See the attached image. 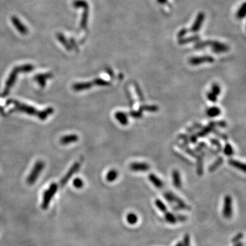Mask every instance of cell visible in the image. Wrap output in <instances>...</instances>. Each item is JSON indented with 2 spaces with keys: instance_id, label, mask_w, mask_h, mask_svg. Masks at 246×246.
Wrapping results in <instances>:
<instances>
[{
  "instance_id": "obj_1",
  "label": "cell",
  "mask_w": 246,
  "mask_h": 246,
  "mask_svg": "<svg viewBox=\"0 0 246 246\" xmlns=\"http://www.w3.org/2000/svg\"><path fill=\"white\" fill-rule=\"evenodd\" d=\"M7 104L13 105L14 106V110L19 111V112H21L25 113L29 116L37 117L38 118L41 120V121H44L50 115H52L54 112L52 107H48L44 110L38 111L34 107L14 99L8 100L7 101Z\"/></svg>"
},
{
  "instance_id": "obj_2",
  "label": "cell",
  "mask_w": 246,
  "mask_h": 246,
  "mask_svg": "<svg viewBox=\"0 0 246 246\" xmlns=\"http://www.w3.org/2000/svg\"><path fill=\"white\" fill-rule=\"evenodd\" d=\"M33 69H34V67L32 64H25L14 68L12 71L6 81V83L5 88L2 93L3 97H6L7 95H8L11 88H13V86L15 83L18 75L20 73H29Z\"/></svg>"
},
{
  "instance_id": "obj_3",
  "label": "cell",
  "mask_w": 246,
  "mask_h": 246,
  "mask_svg": "<svg viewBox=\"0 0 246 246\" xmlns=\"http://www.w3.org/2000/svg\"><path fill=\"white\" fill-rule=\"evenodd\" d=\"M206 46H210L213 52L216 53H221L227 52L229 51V47L226 44L216 40H206L202 43H200L195 45L196 49H201Z\"/></svg>"
},
{
  "instance_id": "obj_4",
  "label": "cell",
  "mask_w": 246,
  "mask_h": 246,
  "mask_svg": "<svg viewBox=\"0 0 246 246\" xmlns=\"http://www.w3.org/2000/svg\"><path fill=\"white\" fill-rule=\"evenodd\" d=\"M58 186L56 183L51 184L49 187L44 191L43 194V201H42L41 207L44 210H46L49 207L50 205V202L53 199V196H55L57 191H58Z\"/></svg>"
},
{
  "instance_id": "obj_5",
  "label": "cell",
  "mask_w": 246,
  "mask_h": 246,
  "mask_svg": "<svg viewBox=\"0 0 246 246\" xmlns=\"http://www.w3.org/2000/svg\"><path fill=\"white\" fill-rule=\"evenodd\" d=\"M44 167V163L41 160H39L36 162L34 167L32 170V172L29 174L28 178L27 179V183L29 185H33L37 181L38 176H40V173L43 171Z\"/></svg>"
},
{
  "instance_id": "obj_6",
  "label": "cell",
  "mask_w": 246,
  "mask_h": 246,
  "mask_svg": "<svg viewBox=\"0 0 246 246\" xmlns=\"http://www.w3.org/2000/svg\"><path fill=\"white\" fill-rule=\"evenodd\" d=\"M233 199L229 195H226L224 200L222 210L223 216L226 219H230L233 216Z\"/></svg>"
},
{
  "instance_id": "obj_7",
  "label": "cell",
  "mask_w": 246,
  "mask_h": 246,
  "mask_svg": "<svg viewBox=\"0 0 246 246\" xmlns=\"http://www.w3.org/2000/svg\"><path fill=\"white\" fill-rule=\"evenodd\" d=\"M79 167H80V163H79V162H76V163H75L73 165V166L71 167L69 170L67 172V173L66 174V175L63 177L62 179L61 180L60 185L62 187H64V186L67 183L68 181L70 180V179L73 176L74 174L76 173L77 171L79 170Z\"/></svg>"
},
{
  "instance_id": "obj_8",
  "label": "cell",
  "mask_w": 246,
  "mask_h": 246,
  "mask_svg": "<svg viewBox=\"0 0 246 246\" xmlns=\"http://www.w3.org/2000/svg\"><path fill=\"white\" fill-rule=\"evenodd\" d=\"M215 59L210 56H205L201 57H193L189 60V63L193 66H196L202 63H213Z\"/></svg>"
},
{
  "instance_id": "obj_9",
  "label": "cell",
  "mask_w": 246,
  "mask_h": 246,
  "mask_svg": "<svg viewBox=\"0 0 246 246\" xmlns=\"http://www.w3.org/2000/svg\"><path fill=\"white\" fill-rule=\"evenodd\" d=\"M129 168L133 172H146L150 169V166L144 162H133L129 165Z\"/></svg>"
},
{
  "instance_id": "obj_10",
  "label": "cell",
  "mask_w": 246,
  "mask_h": 246,
  "mask_svg": "<svg viewBox=\"0 0 246 246\" xmlns=\"http://www.w3.org/2000/svg\"><path fill=\"white\" fill-rule=\"evenodd\" d=\"M205 15L203 13H200L198 14L196 19V20H195V21L193 24V25L191 26V32H198L201 28V26H202V25L204 20H205Z\"/></svg>"
},
{
  "instance_id": "obj_11",
  "label": "cell",
  "mask_w": 246,
  "mask_h": 246,
  "mask_svg": "<svg viewBox=\"0 0 246 246\" xmlns=\"http://www.w3.org/2000/svg\"><path fill=\"white\" fill-rule=\"evenodd\" d=\"M216 127L215 122L211 121L209 123V125L207 126H206L205 127H202L200 131L196 133L198 137H204L209 135L211 132H212L213 129Z\"/></svg>"
},
{
  "instance_id": "obj_12",
  "label": "cell",
  "mask_w": 246,
  "mask_h": 246,
  "mask_svg": "<svg viewBox=\"0 0 246 246\" xmlns=\"http://www.w3.org/2000/svg\"><path fill=\"white\" fill-rule=\"evenodd\" d=\"M12 21H13V25L15 27L16 29L20 32V34L23 35H25L28 34V29L26 28V27L23 25V24L21 22V21L18 19L15 16H13L12 17Z\"/></svg>"
},
{
  "instance_id": "obj_13",
  "label": "cell",
  "mask_w": 246,
  "mask_h": 246,
  "mask_svg": "<svg viewBox=\"0 0 246 246\" xmlns=\"http://www.w3.org/2000/svg\"><path fill=\"white\" fill-rule=\"evenodd\" d=\"M52 77L53 75L51 73L38 74L35 76L34 79L37 81V82L42 87V88H43V87H44L46 85L47 80L50 79V78H52Z\"/></svg>"
},
{
  "instance_id": "obj_14",
  "label": "cell",
  "mask_w": 246,
  "mask_h": 246,
  "mask_svg": "<svg viewBox=\"0 0 246 246\" xmlns=\"http://www.w3.org/2000/svg\"><path fill=\"white\" fill-rule=\"evenodd\" d=\"M205 155V152L202 151L200 152V155H197V174L199 176H202L203 174V160Z\"/></svg>"
},
{
  "instance_id": "obj_15",
  "label": "cell",
  "mask_w": 246,
  "mask_h": 246,
  "mask_svg": "<svg viewBox=\"0 0 246 246\" xmlns=\"http://www.w3.org/2000/svg\"><path fill=\"white\" fill-rule=\"evenodd\" d=\"M93 85L92 82H82V83H76L73 84V89L75 91L79 92L86 90L90 89Z\"/></svg>"
},
{
  "instance_id": "obj_16",
  "label": "cell",
  "mask_w": 246,
  "mask_h": 246,
  "mask_svg": "<svg viewBox=\"0 0 246 246\" xmlns=\"http://www.w3.org/2000/svg\"><path fill=\"white\" fill-rule=\"evenodd\" d=\"M78 140H79V137L77 135L70 134L63 136L60 140V142L63 145H68L70 144L77 142Z\"/></svg>"
},
{
  "instance_id": "obj_17",
  "label": "cell",
  "mask_w": 246,
  "mask_h": 246,
  "mask_svg": "<svg viewBox=\"0 0 246 246\" xmlns=\"http://www.w3.org/2000/svg\"><path fill=\"white\" fill-rule=\"evenodd\" d=\"M114 117L117 120V121H118L121 125L123 126H126L128 125L129 123L128 116L127 113H125V112H120V111L116 112L114 114Z\"/></svg>"
},
{
  "instance_id": "obj_18",
  "label": "cell",
  "mask_w": 246,
  "mask_h": 246,
  "mask_svg": "<svg viewBox=\"0 0 246 246\" xmlns=\"http://www.w3.org/2000/svg\"><path fill=\"white\" fill-rule=\"evenodd\" d=\"M172 182L173 185L177 189H180L182 186L181 177L180 172L177 170H174L172 171Z\"/></svg>"
},
{
  "instance_id": "obj_19",
  "label": "cell",
  "mask_w": 246,
  "mask_h": 246,
  "mask_svg": "<svg viewBox=\"0 0 246 246\" xmlns=\"http://www.w3.org/2000/svg\"><path fill=\"white\" fill-rule=\"evenodd\" d=\"M148 179L149 181H151V183L152 185H155V187H157L158 189H161L163 187V183L162 182L161 180L158 178V177L156 176L155 174L151 173L148 175Z\"/></svg>"
},
{
  "instance_id": "obj_20",
  "label": "cell",
  "mask_w": 246,
  "mask_h": 246,
  "mask_svg": "<svg viewBox=\"0 0 246 246\" xmlns=\"http://www.w3.org/2000/svg\"><path fill=\"white\" fill-rule=\"evenodd\" d=\"M228 163H229L230 166L235 167V168L241 170L244 172H245V165L244 163H242V162L233 160V159H230V160H229V161H228Z\"/></svg>"
},
{
  "instance_id": "obj_21",
  "label": "cell",
  "mask_w": 246,
  "mask_h": 246,
  "mask_svg": "<svg viewBox=\"0 0 246 246\" xmlns=\"http://www.w3.org/2000/svg\"><path fill=\"white\" fill-rule=\"evenodd\" d=\"M206 113L209 117H211V118H214V117H217L220 115L221 109L220 107H216V106L209 107L206 110Z\"/></svg>"
},
{
  "instance_id": "obj_22",
  "label": "cell",
  "mask_w": 246,
  "mask_h": 246,
  "mask_svg": "<svg viewBox=\"0 0 246 246\" xmlns=\"http://www.w3.org/2000/svg\"><path fill=\"white\" fill-rule=\"evenodd\" d=\"M164 217H165V220H166L168 224H175L176 223L178 222L176 215L173 214L172 213L167 211L166 213H164Z\"/></svg>"
},
{
  "instance_id": "obj_23",
  "label": "cell",
  "mask_w": 246,
  "mask_h": 246,
  "mask_svg": "<svg viewBox=\"0 0 246 246\" xmlns=\"http://www.w3.org/2000/svg\"><path fill=\"white\" fill-rule=\"evenodd\" d=\"M139 110L146 111L149 112H157L159 111V107L155 105H142L139 108Z\"/></svg>"
},
{
  "instance_id": "obj_24",
  "label": "cell",
  "mask_w": 246,
  "mask_h": 246,
  "mask_svg": "<svg viewBox=\"0 0 246 246\" xmlns=\"http://www.w3.org/2000/svg\"><path fill=\"white\" fill-rule=\"evenodd\" d=\"M118 171L114 169H112V170H110L109 172L107 173L106 180L107 182L112 183V182L115 181L117 179V178H118Z\"/></svg>"
},
{
  "instance_id": "obj_25",
  "label": "cell",
  "mask_w": 246,
  "mask_h": 246,
  "mask_svg": "<svg viewBox=\"0 0 246 246\" xmlns=\"http://www.w3.org/2000/svg\"><path fill=\"white\" fill-rule=\"evenodd\" d=\"M224 162V159L222 157H219L217 160H216L213 163L211 166H210L209 170L210 172H213L214 171L217 170L219 167H220Z\"/></svg>"
},
{
  "instance_id": "obj_26",
  "label": "cell",
  "mask_w": 246,
  "mask_h": 246,
  "mask_svg": "<svg viewBox=\"0 0 246 246\" xmlns=\"http://www.w3.org/2000/svg\"><path fill=\"white\" fill-rule=\"evenodd\" d=\"M163 197L167 200V202H168L170 204H175L176 198L178 196L171 191H167L163 193Z\"/></svg>"
},
{
  "instance_id": "obj_27",
  "label": "cell",
  "mask_w": 246,
  "mask_h": 246,
  "mask_svg": "<svg viewBox=\"0 0 246 246\" xmlns=\"http://www.w3.org/2000/svg\"><path fill=\"white\" fill-rule=\"evenodd\" d=\"M178 146L180 148H181L183 151H184L186 153L187 155H190L191 157H197V153L194 151H193L192 149H191L190 147L187 145H185L183 144H178Z\"/></svg>"
},
{
  "instance_id": "obj_28",
  "label": "cell",
  "mask_w": 246,
  "mask_h": 246,
  "mask_svg": "<svg viewBox=\"0 0 246 246\" xmlns=\"http://www.w3.org/2000/svg\"><path fill=\"white\" fill-rule=\"evenodd\" d=\"M84 12L82 14V22H81V27L83 29H86L87 27V23H88V8H85Z\"/></svg>"
},
{
  "instance_id": "obj_29",
  "label": "cell",
  "mask_w": 246,
  "mask_h": 246,
  "mask_svg": "<svg viewBox=\"0 0 246 246\" xmlns=\"http://www.w3.org/2000/svg\"><path fill=\"white\" fill-rule=\"evenodd\" d=\"M57 38H58V40H59L60 42H61V43H62L63 45L64 46V47H65L66 49H67L68 51H71V50H72V47H71V46L69 44H68V41H67V40H66V38H64V35L62 34H60V33H59V34H57Z\"/></svg>"
},
{
  "instance_id": "obj_30",
  "label": "cell",
  "mask_w": 246,
  "mask_h": 246,
  "mask_svg": "<svg viewBox=\"0 0 246 246\" xmlns=\"http://www.w3.org/2000/svg\"><path fill=\"white\" fill-rule=\"evenodd\" d=\"M138 221V217L134 213H129L127 215V221L130 225H135Z\"/></svg>"
},
{
  "instance_id": "obj_31",
  "label": "cell",
  "mask_w": 246,
  "mask_h": 246,
  "mask_svg": "<svg viewBox=\"0 0 246 246\" xmlns=\"http://www.w3.org/2000/svg\"><path fill=\"white\" fill-rule=\"evenodd\" d=\"M92 83L94 86H107L111 84L110 82H107L106 80H104L101 78H97L92 81Z\"/></svg>"
},
{
  "instance_id": "obj_32",
  "label": "cell",
  "mask_w": 246,
  "mask_h": 246,
  "mask_svg": "<svg viewBox=\"0 0 246 246\" xmlns=\"http://www.w3.org/2000/svg\"><path fill=\"white\" fill-rule=\"evenodd\" d=\"M133 86H134L135 91H136V94L139 98V100L141 102H144V95H143L142 89H141V88L139 86V85L137 84V83H136V82L133 83Z\"/></svg>"
},
{
  "instance_id": "obj_33",
  "label": "cell",
  "mask_w": 246,
  "mask_h": 246,
  "mask_svg": "<svg viewBox=\"0 0 246 246\" xmlns=\"http://www.w3.org/2000/svg\"><path fill=\"white\" fill-rule=\"evenodd\" d=\"M155 204L156 206L157 207V209L162 213H163L167 211V206L160 199H156L155 201Z\"/></svg>"
},
{
  "instance_id": "obj_34",
  "label": "cell",
  "mask_w": 246,
  "mask_h": 246,
  "mask_svg": "<svg viewBox=\"0 0 246 246\" xmlns=\"http://www.w3.org/2000/svg\"><path fill=\"white\" fill-rule=\"evenodd\" d=\"M199 39L198 36H194V37H189L187 38H180L179 40V43L180 44H184L186 43H190V42H194L196 41Z\"/></svg>"
},
{
  "instance_id": "obj_35",
  "label": "cell",
  "mask_w": 246,
  "mask_h": 246,
  "mask_svg": "<svg viewBox=\"0 0 246 246\" xmlns=\"http://www.w3.org/2000/svg\"><path fill=\"white\" fill-rule=\"evenodd\" d=\"M223 152L225 155H226V156H229V157H230V156L233 155L234 150L233 148V146H231L229 143H226V145L224 146V148L223 149Z\"/></svg>"
},
{
  "instance_id": "obj_36",
  "label": "cell",
  "mask_w": 246,
  "mask_h": 246,
  "mask_svg": "<svg viewBox=\"0 0 246 246\" xmlns=\"http://www.w3.org/2000/svg\"><path fill=\"white\" fill-rule=\"evenodd\" d=\"M245 14H246V4L244 3V4H243L239 8L237 13H236V17H237L238 19H241L245 17Z\"/></svg>"
},
{
  "instance_id": "obj_37",
  "label": "cell",
  "mask_w": 246,
  "mask_h": 246,
  "mask_svg": "<svg viewBox=\"0 0 246 246\" xmlns=\"http://www.w3.org/2000/svg\"><path fill=\"white\" fill-rule=\"evenodd\" d=\"M73 6L75 8H89L88 4L84 0H75L73 2Z\"/></svg>"
},
{
  "instance_id": "obj_38",
  "label": "cell",
  "mask_w": 246,
  "mask_h": 246,
  "mask_svg": "<svg viewBox=\"0 0 246 246\" xmlns=\"http://www.w3.org/2000/svg\"><path fill=\"white\" fill-rule=\"evenodd\" d=\"M202 127L203 126L202 125L198 122H196L192 126H191L190 127L187 128V132L189 133H193L195 130H200Z\"/></svg>"
},
{
  "instance_id": "obj_39",
  "label": "cell",
  "mask_w": 246,
  "mask_h": 246,
  "mask_svg": "<svg viewBox=\"0 0 246 246\" xmlns=\"http://www.w3.org/2000/svg\"><path fill=\"white\" fill-rule=\"evenodd\" d=\"M129 115L130 116L133 117L134 118H136V119H138V118H141L142 117L143 114H142V112L140 110H131L129 112Z\"/></svg>"
},
{
  "instance_id": "obj_40",
  "label": "cell",
  "mask_w": 246,
  "mask_h": 246,
  "mask_svg": "<svg viewBox=\"0 0 246 246\" xmlns=\"http://www.w3.org/2000/svg\"><path fill=\"white\" fill-rule=\"evenodd\" d=\"M210 142H211L212 145L215 146L217 148V151L218 152H220L222 150V146H221V143L218 140L215 138H211L210 139Z\"/></svg>"
},
{
  "instance_id": "obj_41",
  "label": "cell",
  "mask_w": 246,
  "mask_h": 246,
  "mask_svg": "<svg viewBox=\"0 0 246 246\" xmlns=\"http://www.w3.org/2000/svg\"><path fill=\"white\" fill-rule=\"evenodd\" d=\"M74 187L77 189H81L83 187V181L82 179H81L80 178H76L74 179V181L73 182Z\"/></svg>"
},
{
  "instance_id": "obj_42",
  "label": "cell",
  "mask_w": 246,
  "mask_h": 246,
  "mask_svg": "<svg viewBox=\"0 0 246 246\" xmlns=\"http://www.w3.org/2000/svg\"><path fill=\"white\" fill-rule=\"evenodd\" d=\"M211 92L213 93H214L215 95H220V93H221V88L220 85H218L217 83H214L212 84L211 86Z\"/></svg>"
},
{
  "instance_id": "obj_43",
  "label": "cell",
  "mask_w": 246,
  "mask_h": 246,
  "mask_svg": "<svg viewBox=\"0 0 246 246\" xmlns=\"http://www.w3.org/2000/svg\"><path fill=\"white\" fill-rule=\"evenodd\" d=\"M212 132L216 136L218 137H220V138L221 139V140H224V141H226V140H228V136H226V134L221 133V132L217 131V129H215V128L213 129Z\"/></svg>"
},
{
  "instance_id": "obj_44",
  "label": "cell",
  "mask_w": 246,
  "mask_h": 246,
  "mask_svg": "<svg viewBox=\"0 0 246 246\" xmlns=\"http://www.w3.org/2000/svg\"><path fill=\"white\" fill-rule=\"evenodd\" d=\"M125 92H126V95H127V97L128 98V101H129V107L131 108H132L133 106V105H134V101L133 99V97H132V95L131 94L130 91L127 88L125 89Z\"/></svg>"
},
{
  "instance_id": "obj_45",
  "label": "cell",
  "mask_w": 246,
  "mask_h": 246,
  "mask_svg": "<svg viewBox=\"0 0 246 246\" xmlns=\"http://www.w3.org/2000/svg\"><path fill=\"white\" fill-rule=\"evenodd\" d=\"M206 97H207V98L210 101L213 102V103H215L217 100V95H215L214 93H213L211 91L207 92V94H206Z\"/></svg>"
},
{
  "instance_id": "obj_46",
  "label": "cell",
  "mask_w": 246,
  "mask_h": 246,
  "mask_svg": "<svg viewBox=\"0 0 246 246\" xmlns=\"http://www.w3.org/2000/svg\"><path fill=\"white\" fill-rule=\"evenodd\" d=\"M178 139L183 140V142H184L183 144H185V145L188 146L189 143H190V141H189V136L186 134L179 135V136H178Z\"/></svg>"
},
{
  "instance_id": "obj_47",
  "label": "cell",
  "mask_w": 246,
  "mask_h": 246,
  "mask_svg": "<svg viewBox=\"0 0 246 246\" xmlns=\"http://www.w3.org/2000/svg\"><path fill=\"white\" fill-rule=\"evenodd\" d=\"M182 243L183 246H190V236L189 234L185 235Z\"/></svg>"
},
{
  "instance_id": "obj_48",
  "label": "cell",
  "mask_w": 246,
  "mask_h": 246,
  "mask_svg": "<svg viewBox=\"0 0 246 246\" xmlns=\"http://www.w3.org/2000/svg\"><path fill=\"white\" fill-rule=\"evenodd\" d=\"M243 237H244V235H243V233H239L233 238L232 242L233 243V244H236V243L239 242Z\"/></svg>"
},
{
  "instance_id": "obj_49",
  "label": "cell",
  "mask_w": 246,
  "mask_h": 246,
  "mask_svg": "<svg viewBox=\"0 0 246 246\" xmlns=\"http://www.w3.org/2000/svg\"><path fill=\"white\" fill-rule=\"evenodd\" d=\"M189 141H190V142L192 143V144H196L198 141L197 135L195 133L191 134V136L189 137Z\"/></svg>"
},
{
  "instance_id": "obj_50",
  "label": "cell",
  "mask_w": 246,
  "mask_h": 246,
  "mask_svg": "<svg viewBox=\"0 0 246 246\" xmlns=\"http://www.w3.org/2000/svg\"><path fill=\"white\" fill-rule=\"evenodd\" d=\"M216 127H219L221 128H226L227 127V122L225 121H220L215 122Z\"/></svg>"
},
{
  "instance_id": "obj_51",
  "label": "cell",
  "mask_w": 246,
  "mask_h": 246,
  "mask_svg": "<svg viewBox=\"0 0 246 246\" xmlns=\"http://www.w3.org/2000/svg\"><path fill=\"white\" fill-rule=\"evenodd\" d=\"M187 29H181V31L179 32V34H178V37L179 38V39L180 38H182V37H184V36L187 34Z\"/></svg>"
},
{
  "instance_id": "obj_52",
  "label": "cell",
  "mask_w": 246,
  "mask_h": 246,
  "mask_svg": "<svg viewBox=\"0 0 246 246\" xmlns=\"http://www.w3.org/2000/svg\"><path fill=\"white\" fill-rule=\"evenodd\" d=\"M198 146H199L200 148H201L202 150H204L205 148L206 149V148L208 147L207 145H206V144L205 143V142H200L198 144Z\"/></svg>"
},
{
  "instance_id": "obj_53",
  "label": "cell",
  "mask_w": 246,
  "mask_h": 246,
  "mask_svg": "<svg viewBox=\"0 0 246 246\" xmlns=\"http://www.w3.org/2000/svg\"><path fill=\"white\" fill-rule=\"evenodd\" d=\"M234 246H244V244L241 242H237V243H236V244H235V245Z\"/></svg>"
},
{
  "instance_id": "obj_54",
  "label": "cell",
  "mask_w": 246,
  "mask_h": 246,
  "mask_svg": "<svg viewBox=\"0 0 246 246\" xmlns=\"http://www.w3.org/2000/svg\"><path fill=\"white\" fill-rule=\"evenodd\" d=\"M107 73L109 74V75H110L112 77H113V72H112V71L111 70V69H107Z\"/></svg>"
},
{
  "instance_id": "obj_55",
  "label": "cell",
  "mask_w": 246,
  "mask_h": 246,
  "mask_svg": "<svg viewBox=\"0 0 246 246\" xmlns=\"http://www.w3.org/2000/svg\"><path fill=\"white\" fill-rule=\"evenodd\" d=\"M157 2H159V3H160V4H166V3L167 2V0H157Z\"/></svg>"
},
{
  "instance_id": "obj_56",
  "label": "cell",
  "mask_w": 246,
  "mask_h": 246,
  "mask_svg": "<svg viewBox=\"0 0 246 246\" xmlns=\"http://www.w3.org/2000/svg\"><path fill=\"white\" fill-rule=\"evenodd\" d=\"M175 246H183V245L182 241H179V242L177 243Z\"/></svg>"
}]
</instances>
